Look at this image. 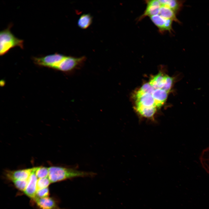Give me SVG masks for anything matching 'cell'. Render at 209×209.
<instances>
[{
  "mask_svg": "<svg viewBox=\"0 0 209 209\" xmlns=\"http://www.w3.org/2000/svg\"><path fill=\"white\" fill-rule=\"evenodd\" d=\"M48 177L51 183L77 177H93L95 173L79 170L73 168L53 166L48 168Z\"/></svg>",
  "mask_w": 209,
  "mask_h": 209,
  "instance_id": "6da1fadb",
  "label": "cell"
},
{
  "mask_svg": "<svg viewBox=\"0 0 209 209\" xmlns=\"http://www.w3.org/2000/svg\"><path fill=\"white\" fill-rule=\"evenodd\" d=\"M12 25L0 32V55H3L12 48L18 46L24 48V41L16 37L10 30Z\"/></svg>",
  "mask_w": 209,
  "mask_h": 209,
  "instance_id": "7a4b0ae2",
  "label": "cell"
},
{
  "mask_svg": "<svg viewBox=\"0 0 209 209\" xmlns=\"http://www.w3.org/2000/svg\"><path fill=\"white\" fill-rule=\"evenodd\" d=\"M86 60V57L82 56L75 57L65 56L54 69L64 72H69L80 67Z\"/></svg>",
  "mask_w": 209,
  "mask_h": 209,
  "instance_id": "3957f363",
  "label": "cell"
},
{
  "mask_svg": "<svg viewBox=\"0 0 209 209\" xmlns=\"http://www.w3.org/2000/svg\"><path fill=\"white\" fill-rule=\"evenodd\" d=\"M63 55L55 53L40 57H34L33 60L36 64L54 69L64 58Z\"/></svg>",
  "mask_w": 209,
  "mask_h": 209,
  "instance_id": "277c9868",
  "label": "cell"
},
{
  "mask_svg": "<svg viewBox=\"0 0 209 209\" xmlns=\"http://www.w3.org/2000/svg\"><path fill=\"white\" fill-rule=\"evenodd\" d=\"M149 18L158 28L159 32L163 33L166 31L172 33L173 31L172 27V20L166 19L159 15H153Z\"/></svg>",
  "mask_w": 209,
  "mask_h": 209,
  "instance_id": "5b68a950",
  "label": "cell"
},
{
  "mask_svg": "<svg viewBox=\"0 0 209 209\" xmlns=\"http://www.w3.org/2000/svg\"><path fill=\"white\" fill-rule=\"evenodd\" d=\"M33 170V167L15 170H6L4 174L6 178L11 181L15 180H27Z\"/></svg>",
  "mask_w": 209,
  "mask_h": 209,
  "instance_id": "8992f818",
  "label": "cell"
},
{
  "mask_svg": "<svg viewBox=\"0 0 209 209\" xmlns=\"http://www.w3.org/2000/svg\"><path fill=\"white\" fill-rule=\"evenodd\" d=\"M33 200L38 209H63L60 207L58 202L53 197H36Z\"/></svg>",
  "mask_w": 209,
  "mask_h": 209,
  "instance_id": "52a82bcc",
  "label": "cell"
},
{
  "mask_svg": "<svg viewBox=\"0 0 209 209\" xmlns=\"http://www.w3.org/2000/svg\"><path fill=\"white\" fill-rule=\"evenodd\" d=\"M146 8L143 14L138 19L139 21L146 17L158 15L161 4L159 0H146Z\"/></svg>",
  "mask_w": 209,
  "mask_h": 209,
  "instance_id": "ba28073f",
  "label": "cell"
},
{
  "mask_svg": "<svg viewBox=\"0 0 209 209\" xmlns=\"http://www.w3.org/2000/svg\"><path fill=\"white\" fill-rule=\"evenodd\" d=\"M37 179L35 173V167H34L28 179L27 187L24 192L26 195L33 199L36 197Z\"/></svg>",
  "mask_w": 209,
  "mask_h": 209,
  "instance_id": "9c48e42d",
  "label": "cell"
},
{
  "mask_svg": "<svg viewBox=\"0 0 209 209\" xmlns=\"http://www.w3.org/2000/svg\"><path fill=\"white\" fill-rule=\"evenodd\" d=\"M136 104H139L147 107H155V102L152 94L145 93L135 95Z\"/></svg>",
  "mask_w": 209,
  "mask_h": 209,
  "instance_id": "30bf717a",
  "label": "cell"
},
{
  "mask_svg": "<svg viewBox=\"0 0 209 209\" xmlns=\"http://www.w3.org/2000/svg\"><path fill=\"white\" fill-rule=\"evenodd\" d=\"M136 105L137 111L141 116L147 118L153 119L156 111V108L145 106L139 104H136Z\"/></svg>",
  "mask_w": 209,
  "mask_h": 209,
  "instance_id": "8fae6325",
  "label": "cell"
},
{
  "mask_svg": "<svg viewBox=\"0 0 209 209\" xmlns=\"http://www.w3.org/2000/svg\"><path fill=\"white\" fill-rule=\"evenodd\" d=\"M168 93L162 89H155L152 95L155 100L156 108L160 107L163 104L166 100Z\"/></svg>",
  "mask_w": 209,
  "mask_h": 209,
  "instance_id": "7c38bea8",
  "label": "cell"
},
{
  "mask_svg": "<svg viewBox=\"0 0 209 209\" xmlns=\"http://www.w3.org/2000/svg\"><path fill=\"white\" fill-rule=\"evenodd\" d=\"M162 5L165 6L172 10L176 15L182 9L183 1L175 0H159Z\"/></svg>",
  "mask_w": 209,
  "mask_h": 209,
  "instance_id": "4fadbf2b",
  "label": "cell"
},
{
  "mask_svg": "<svg viewBox=\"0 0 209 209\" xmlns=\"http://www.w3.org/2000/svg\"><path fill=\"white\" fill-rule=\"evenodd\" d=\"M158 15L166 19H171L179 24L181 23L176 17V14L170 8L165 6L161 5Z\"/></svg>",
  "mask_w": 209,
  "mask_h": 209,
  "instance_id": "5bb4252c",
  "label": "cell"
},
{
  "mask_svg": "<svg viewBox=\"0 0 209 209\" xmlns=\"http://www.w3.org/2000/svg\"><path fill=\"white\" fill-rule=\"evenodd\" d=\"M166 75L160 73L153 77L149 83L155 89H161L165 83Z\"/></svg>",
  "mask_w": 209,
  "mask_h": 209,
  "instance_id": "9a60e30c",
  "label": "cell"
},
{
  "mask_svg": "<svg viewBox=\"0 0 209 209\" xmlns=\"http://www.w3.org/2000/svg\"><path fill=\"white\" fill-rule=\"evenodd\" d=\"M199 159L202 167L209 174V146L202 151Z\"/></svg>",
  "mask_w": 209,
  "mask_h": 209,
  "instance_id": "2e32d148",
  "label": "cell"
},
{
  "mask_svg": "<svg viewBox=\"0 0 209 209\" xmlns=\"http://www.w3.org/2000/svg\"><path fill=\"white\" fill-rule=\"evenodd\" d=\"M92 17L89 14H84L79 18L78 21L79 27L83 29L88 28L91 24Z\"/></svg>",
  "mask_w": 209,
  "mask_h": 209,
  "instance_id": "e0dca14e",
  "label": "cell"
},
{
  "mask_svg": "<svg viewBox=\"0 0 209 209\" xmlns=\"http://www.w3.org/2000/svg\"><path fill=\"white\" fill-rule=\"evenodd\" d=\"M35 172L38 178L47 177L48 175V168L43 166L36 167H35Z\"/></svg>",
  "mask_w": 209,
  "mask_h": 209,
  "instance_id": "ac0fdd59",
  "label": "cell"
},
{
  "mask_svg": "<svg viewBox=\"0 0 209 209\" xmlns=\"http://www.w3.org/2000/svg\"><path fill=\"white\" fill-rule=\"evenodd\" d=\"M155 90V89L149 83H147L144 84L138 90L135 95H140L145 93H148L152 94Z\"/></svg>",
  "mask_w": 209,
  "mask_h": 209,
  "instance_id": "d6986e66",
  "label": "cell"
},
{
  "mask_svg": "<svg viewBox=\"0 0 209 209\" xmlns=\"http://www.w3.org/2000/svg\"><path fill=\"white\" fill-rule=\"evenodd\" d=\"M14 185L19 190L24 192L27 185V180H15L12 181Z\"/></svg>",
  "mask_w": 209,
  "mask_h": 209,
  "instance_id": "ffe728a7",
  "label": "cell"
},
{
  "mask_svg": "<svg viewBox=\"0 0 209 209\" xmlns=\"http://www.w3.org/2000/svg\"><path fill=\"white\" fill-rule=\"evenodd\" d=\"M51 183L48 177L39 179L37 183V190L48 187Z\"/></svg>",
  "mask_w": 209,
  "mask_h": 209,
  "instance_id": "44dd1931",
  "label": "cell"
},
{
  "mask_svg": "<svg viewBox=\"0 0 209 209\" xmlns=\"http://www.w3.org/2000/svg\"><path fill=\"white\" fill-rule=\"evenodd\" d=\"M173 82V78L167 75L165 83L161 89L169 93L172 87Z\"/></svg>",
  "mask_w": 209,
  "mask_h": 209,
  "instance_id": "7402d4cb",
  "label": "cell"
},
{
  "mask_svg": "<svg viewBox=\"0 0 209 209\" xmlns=\"http://www.w3.org/2000/svg\"><path fill=\"white\" fill-rule=\"evenodd\" d=\"M49 192L48 187L37 190L36 197L44 198L48 197Z\"/></svg>",
  "mask_w": 209,
  "mask_h": 209,
  "instance_id": "603a6c76",
  "label": "cell"
}]
</instances>
